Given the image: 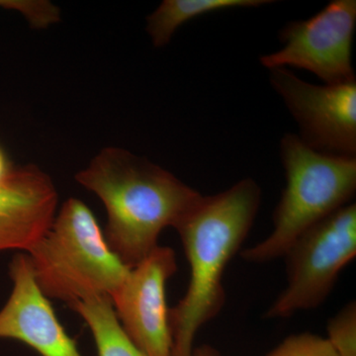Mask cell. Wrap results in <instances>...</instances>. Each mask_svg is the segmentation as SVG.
I'll list each match as a JSON object with an SVG mask.
<instances>
[{
	"mask_svg": "<svg viewBox=\"0 0 356 356\" xmlns=\"http://www.w3.org/2000/svg\"><path fill=\"white\" fill-rule=\"evenodd\" d=\"M261 191L252 178L214 195H201L175 226L191 266L184 298L170 309L172 356H192L201 327L226 302L222 275L252 229Z\"/></svg>",
	"mask_w": 356,
	"mask_h": 356,
	"instance_id": "cell-1",
	"label": "cell"
},
{
	"mask_svg": "<svg viewBox=\"0 0 356 356\" xmlns=\"http://www.w3.org/2000/svg\"><path fill=\"white\" fill-rule=\"evenodd\" d=\"M76 180L102 201L108 217L106 242L130 269L202 195L149 159L116 147H104Z\"/></svg>",
	"mask_w": 356,
	"mask_h": 356,
	"instance_id": "cell-2",
	"label": "cell"
},
{
	"mask_svg": "<svg viewBox=\"0 0 356 356\" xmlns=\"http://www.w3.org/2000/svg\"><path fill=\"white\" fill-rule=\"evenodd\" d=\"M26 254L44 296L69 306L89 297H111L130 271L112 252L92 211L76 198L63 204Z\"/></svg>",
	"mask_w": 356,
	"mask_h": 356,
	"instance_id": "cell-3",
	"label": "cell"
},
{
	"mask_svg": "<svg viewBox=\"0 0 356 356\" xmlns=\"http://www.w3.org/2000/svg\"><path fill=\"white\" fill-rule=\"evenodd\" d=\"M286 186L266 240L241 252L243 261L266 264L284 257L293 243L318 222L351 203L356 191V156L318 153L299 136L280 142Z\"/></svg>",
	"mask_w": 356,
	"mask_h": 356,
	"instance_id": "cell-4",
	"label": "cell"
},
{
	"mask_svg": "<svg viewBox=\"0 0 356 356\" xmlns=\"http://www.w3.org/2000/svg\"><path fill=\"white\" fill-rule=\"evenodd\" d=\"M356 255V204L337 210L306 231L286 254L287 285L266 312L285 318L322 305Z\"/></svg>",
	"mask_w": 356,
	"mask_h": 356,
	"instance_id": "cell-5",
	"label": "cell"
},
{
	"mask_svg": "<svg viewBox=\"0 0 356 356\" xmlns=\"http://www.w3.org/2000/svg\"><path fill=\"white\" fill-rule=\"evenodd\" d=\"M355 27V0H332L313 17L288 22L280 33L283 48L259 60L269 70L288 67L309 70L325 84L353 83Z\"/></svg>",
	"mask_w": 356,
	"mask_h": 356,
	"instance_id": "cell-6",
	"label": "cell"
},
{
	"mask_svg": "<svg viewBox=\"0 0 356 356\" xmlns=\"http://www.w3.org/2000/svg\"><path fill=\"white\" fill-rule=\"evenodd\" d=\"M269 79L298 123L304 144L318 153L356 156V81L316 86L286 67L270 70Z\"/></svg>",
	"mask_w": 356,
	"mask_h": 356,
	"instance_id": "cell-7",
	"label": "cell"
},
{
	"mask_svg": "<svg viewBox=\"0 0 356 356\" xmlns=\"http://www.w3.org/2000/svg\"><path fill=\"white\" fill-rule=\"evenodd\" d=\"M177 271L172 248L158 245L137 266L110 297L124 331L147 356H172L168 280Z\"/></svg>",
	"mask_w": 356,
	"mask_h": 356,
	"instance_id": "cell-8",
	"label": "cell"
},
{
	"mask_svg": "<svg viewBox=\"0 0 356 356\" xmlns=\"http://www.w3.org/2000/svg\"><path fill=\"white\" fill-rule=\"evenodd\" d=\"M9 275L13 289L0 311V339L21 341L41 356H83L37 284L27 254L13 257Z\"/></svg>",
	"mask_w": 356,
	"mask_h": 356,
	"instance_id": "cell-9",
	"label": "cell"
},
{
	"mask_svg": "<svg viewBox=\"0 0 356 356\" xmlns=\"http://www.w3.org/2000/svg\"><path fill=\"white\" fill-rule=\"evenodd\" d=\"M58 203L53 180L38 166L13 168L0 181V252H27L50 228Z\"/></svg>",
	"mask_w": 356,
	"mask_h": 356,
	"instance_id": "cell-10",
	"label": "cell"
},
{
	"mask_svg": "<svg viewBox=\"0 0 356 356\" xmlns=\"http://www.w3.org/2000/svg\"><path fill=\"white\" fill-rule=\"evenodd\" d=\"M70 307L92 332L98 356H147L124 331L110 297H89Z\"/></svg>",
	"mask_w": 356,
	"mask_h": 356,
	"instance_id": "cell-11",
	"label": "cell"
},
{
	"mask_svg": "<svg viewBox=\"0 0 356 356\" xmlns=\"http://www.w3.org/2000/svg\"><path fill=\"white\" fill-rule=\"evenodd\" d=\"M273 3L271 0H165L147 17V31L154 46L161 48L187 21L219 10L250 8Z\"/></svg>",
	"mask_w": 356,
	"mask_h": 356,
	"instance_id": "cell-12",
	"label": "cell"
},
{
	"mask_svg": "<svg viewBox=\"0 0 356 356\" xmlns=\"http://www.w3.org/2000/svg\"><path fill=\"white\" fill-rule=\"evenodd\" d=\"M339 356H356V305L346 304L327 324L325 337Z\"/></svg>",
	"mask_w": 356,
	"mask_h": 356,
	"instance_id": "cell-13",
	"label": "cell"
},
{
	"mask_svg": "<svg viewBox=\"0 0 356 356\" xmlns=\"http://www.w3.org/2000/svg\"><path fill=\"white\" fill-rule=\"evenodd\" d=\"M266 356H339L325 337L303 332L286 337Z\"/></svg>",
	"mask_w": 356,
	"mask_h": 356,
	"instance_id": "cell-14",
	"label": "cell"
},
{
	"mask_svg": "<svg viewBox=\"0 0 356 356\" xmlns=\"http://www.w3.org/2000/svg\"><path fill=\"white\" fill-rule=\"evenodd\" d=\"M0 6L19 11L35 28L48 27L60 19L58 7L44 0H0Z\"/></svg>",
	"mask_w": 356,
	"mask_h": 356,
	"instance_id": "cell-15",
	"label": "cell"
},
{
	"mask_svg": "<svg viewBox=\"0 0 356 356\" xmlns=\"http://www.w3.org/2000/svg\"><path fill=\"white\" fill-rule=\"evenodd\" d=\"M11 170H13V168L9 165L6 154L3 153L1 147H0V181H2L7 177V175L11 172Z\"/></svg>",
	"mask_w": 356,
	"mask_h": 356,
	"instance_id": "cell-16",
	"label": "cell"
},
{
	"mask_svg": "<svg viewBox=\"0 0 356 356\" xmlns=\"http://www.w3.org/2000/svg\"><path fill=\"white\" fill-rule=\"evenodd\" d=\"M192 356H221L216 348L211 346H202L195 348Z\"/></svg>",
	"mask_w": 356,
	"mask_h": 356,
	"instance_id": "cell-17",
	"label": "cell"
}]
</instances>
